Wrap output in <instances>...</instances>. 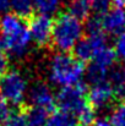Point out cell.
Instances as JSON below:
<instances>
[{
    "label": "cell",
    "mask_w": 125,
    "mask_h": 126,
    "mask_svg": "<svg viewBox=\"0 0 125 126\" xmlns=\"http://www.w3.org/2000/svg\"><path fill=\"white\" fill-rule=\"evenodd\" d=\"M31 42L28 27L23 17L5 14L0 17V49L12 55H22Z\"/></svg>",
    "instance_id": "obj_1"
},
{
    "label": "cell",
    "mask_w": 125,
    "mask_h": 126,
    "mask_svg": "<svg viewBox=\"0 0 125 126\" xmlns=\"http://www.w3.org/2000/svg\"><path fill=\"white\" fill-rule=\"evenodd\" d=\"M82 32V25L79 18L70 14H60L54 20L52 43L61 53H68L74 50L81 41Z\"/></svg>",
    "instance_id": "obj_2"
},
{
    "label": "cell",
    "mask_w": 125,
    "mask_h": 126,
    "mask_svg": "<svg viewBox=\"0 0 125 126\" xmlns=\"http://www.w3.org/2000/svg\"><path fill=\"white\" fill-rule=\"evenodd\" d=\"M85 74V65L74 55L61 53L54 56L50 64V80L55 84L69 87L80 83Z\"/></svg>",
    "instance_id": "obj_3"
},
{
    "label": "cell",
    "mask_w": 125,
    "mask_h": 126,
    "mask_svg": "<svg viewBox=\"0 0 125 126\" xmlns=\"http://www.w3.org/2000/svg\"><path fill=\"white\" fill-rule=\"evenodd\" d=\"M87 94V87L81 82L74 86L63 87L55 97L56 107L66 114L77 116L87 105H89Z\"/></svg>",
    "instance_id": "obj_4"
},
{
    "label": "cell",
    "mask_w": 125,
    "mask_h": 126,
    "mask_svg": "<svg viewBox=\"0 0 125 126\" xmlns=\"http://www.w3.org/2000/svg\"><path fill=\"white\" fill-rule=\"evenodd\" d=\"M27 82L23 76L15 70L6 71L0 77V95L14 105H20L26 94Z\"/></svg>",
    "instance_id": "obj_5"
},
{
    "label": "cell",
    "mask_w": 125,
    "mask_h": 126,
    "mask_svg": "<svg viewBox=\"0 0 125 126\" xmlns=\"http://www.w3.org/2000/svg\"><path fill=\"white\" fill-rule=\"evenodd\" d=\"M53 26L54 21L49 15L44 14L31 15L27 23L31 39L38 45H48L49 43H52Z\"/></svg>",
    "instance_id": "obj_6"
},
{
    "label": "cell",
    "mask_w": 125,
    "mask_h": 126,
    "mask_svg": "<svg viewBox=\"0 0 125 126\" xmlns=\"http://www.w3.org/2000/svg\"><path fill=\"white\" fill-rule=\"evenodd\" d=\"M107 45V39L103 33L88 34L87 37L81 38L74 48V56L82 63L93 60L94 56Z\"/></svg>",
    "instance_id": "obj_7"
},
{
    "label": "cell",
    "mask_w": 125,
    "mask_h": 126,
    "mask_svg": "<svg viewBox=\"0 0 125 126\" xmlns=\"http://www.w3.org/2000/svg\"><path fill=\"white\" fill-rule=\"evenodd\" d=\"M87 98L89 105L96 110V109H104L109 107L113 103L115 95L112 84L109 83V81H106L103 83L94 84L89 89Z\"/></svg>",
    "instance_id": "obj_8"
},
{
    "label": "cell",
    "mask_w": 125,
    "mask_h": 126,
    "mask_svg": "<svg viewBox=\"0 0 125 126\" xmlns=\"http://www.w3.org/2000/svg\"><path fill=\"white\" fill-rule=\"evenodd\" d=\"M30 99L32 107H37L52 111L56 107V99L52 92V89L44 83L35 84L30 92Z\"/></svg>",
    "instance_id": "obj_9"
},
{
    "label": "cell",
    "mask_w": 125,
    "mask_h": 126,
    "mask_svg": "<svg viewBox=\"0 0 125 126\" xmlns=\"http://www.w3.org/2000/svg\"><path fill=\"white\" fill-rule=\"evenodd\" d=\"M103 31L110 34H120L125 31V10L113 9L102 17Z\"/></svg>",
    "instance_id": "obj_10"
},
{
    "label": "cell",
    "mask_w": 125,
    "mask_h": 126,
    "mask_svg": "<svg viewBox=\"0 0 125 126\" xmlns=\"http://www.w3.org/2000/svg\"><path fill=\"white\" fill-rule=\"evenodd\" d=\"M108 81L113 87L115 98L125 102V65H117L109 72Z\"/></svg>",
    "instance_id": "obj_11"
},
{
    "label": "cell",
    "mask_w": 125,
    "mask_h": 126,
    "mask_svg": "<svg viewBox=\"0 0 125 126\" xmlns=\"http://www.w3.org/2000/svg\"><path fill=\"white\" fill-rule=\"evenodd\" d=\"M27 126H45L49 119V111L37 107L25 108Z\"/></svg>",
    "instance_id": "obj_12"
},
{
    "label": "cell",
    "mask_w": 125,
    "mask_h": 126,
    "mask_svg": "<svg viewBox=\"0 0 125 126\" xmlns=\"http://www.w3.org/2000/svg\"><path fill=\"white\" fill-rule=\"evenodd\" d=\"M92 11V0H71L69 4V14L74 17L81 20H86Z\"/></svg>",
    "instance_id": "obj_13"
},
{
    "label": "cell",
    "mask_w": 125,
    "mask_h": 126,
    "mask_svg": "<svg viewBox=\"0 0 125 126\" xmlns=\"http://www.w3.org/2000/svg\"><path fill=\"white\" fill-rule=\"evenodd\" d=\"M115 60H117V54H115V50L112 49L110 47H106L103 48L93 59V64L104 69V70H108L115 64Z\"/></svg>",
    "instance_id": "obj_14"
},
{
    "label": "cell",
    "mask_w": 125,
    "mask_h": 126,
    "mask_svg": "<svg viewBox=\"0 0 125 126\" xmlns=\"http://www.w3.org/2000/svg\"><path fill=\"white\" fill-rule=\"evenodd\" d=\"M33 6V0H10V7L14 10V14L23 18L32 15Z\"/></svg>",
    "instance_id": "obj_15"
},
{
    "label": "cell",
    "mask_w": 125,
    "mask_h": 126,
    "mask_svg": "<svg viewBox=\"0 0 125 126\" xmlns=\"http://www.w3.org/2000/svg\"><path fill=\"white\" fill-rule=\"evenodd\" d=\"M45 126H76V121L72 115L64 111H58L49 116Z\"/></svg>",
    "instance_id": "obj_16"
},
{
    "label": "cell",
    "mask_w": 125,
    "mask_h": 126,
    "mask_svg": "<svg viewBox=\"0 0 125 126\" xmlns=\"http://www.w3.org/2000/svg\"><path fill=\"white\" fill-rule=\"evenodd\" d=\"M108 70H104L94 64H92L88 70H87V80L93 84H98V83H103L106 81H108Z\"/></svg>",
    "instance_id": "obj_17"
},
{
    "label": "cell",
    "mask_w": 125,
    "mask_h": 126,
    "mask_svg": "<svg viewBox=\"0 0 125 126\" xmlns=\"http://www.w3.org/2000/svg\"><path fill=\"white\" fill-rule=\"evenodd\" d=\"M1 126H27L25 108L11 111Z\"/></svg>",
    "instance_id": "obj_18"
},
{
    "label": "cell",
    "mask_w": 125,
    "mask_h": 126,
    "mask_svg": "<svg viewBox=\"0 0 125 126\" xmlns=\"http://www.w3.org/2000/svg\"><path fill=\"white\" fill-rule=\"evenodd\" d=\"M60 0H33L35 7L44 15H49L55 12L59 7Z\"/></svg>",
    "instance_id": "obj_19"
},
{
    "label": "cell",
    "mask_w": 125,
    "mask_h": 126,
    "mask_svg": "<svg viewBox=\"0 0 125 126\" xmlns=\"http://www.w3.org/2000/svg\"><path fill=\"white\" fill-rule=\"evenodd\" d=\"M112 126H125V102H120L110 115Z\"/></svg>",
    "instance_id": "obj_20"
},
{
    "label": "cell",
    "mask_w": 125,
    "mask_h": 126,
    "mask_svg": "<svg viewBox=\"0 0 125 126\" xmlns=\"http://www.w3.org/2000/svg\"><path fill=\"white\" fill-rule=\"evenodd\" d=\"M96 121L94 109L91 105H87L82 111L77 115V123L80 126H93Z\"/></svg>",
    "instance_id": "obj_21"
},
{
    "label": "cell",
    "mask_w": 125,
    "mask_h": 126,
    "mask_svg": "<svg viewBox=\"0 0 125 126\" xmlns=\"http://www.w3.org/2000/svg\"><path fill=\"white\" fill-rule=\"evenodd\" d=\"M112 5V0H92V11H94L96 16L103 17Z\"/></svg>",
    "instance_id": "obj_22"
},
{
    "label": "cell",
    "mask_w": 125,
    "mask_h": 126,
    "mask_svg": "<svg viewBox=\"0 0 125 126\" xmlns=\"http://www.w3.org/2000/svg\"><path fill=\"white\" fill-rule=\"evenodd\" d=\"M114 50H115L117 56L125 60V31L117 36L115 44H114Z\"/></svg>",
    "instance_id": "obj_23"
},
{
    "label": "cell",
    "mask_w": 125,
    "mask_h": 126,
    "mask_svg": "<svg viewBox=\"0 0 125 126\" xmlns=\"http://www.w3.org/2000/svg\"><path fill=\"white\" fill-rule=\"evenodd\" d=\"M10 109H9V104L0 95V126L2 125V123L6 120V118L10 115Z\"/></svg>",
    "instance_id": "obj_24"
},
{
    "label": "cell",
    "mask_w": 125,
    "mask_h": 126,
    "mask_svg": "<svg viewBox=\"0 0 125 126\" xmlns=\"http://www.w3.org/2000/svg\"><path fill=\"white\" fill-rule=\"evenodd\" d=\"M7 65H9L7 56L5 55V51H4L2 49H0V75H2V74L6 72Z\"/></svg>",
    "instance_id": "obj_25"
},
{
    "label": "cell",
    "mask_w": 125,
    "mask_h": 126,
    "mask_svg": "<svg viewBox=\"0 0 125 126\" xmlns=\"http://www.w3.org/2000/svg\"><path fill=\"white\" fill-rule=\"evenodd\" d=\"M93 126H112V123H110V119L108 118H98L96 119Z\"/></svg>",
    "instance_id": "obj_26"
},
{
    "label": "cell",
    "mask_w": 125,
    "mask_h": 126,
    "mask_svg": "<svg viewBox=\"0 0 125 126\" xmlns=\"http://www.w3.org/2000/svg\"><path fill=\"white\" fill-rule=\"evenodd\" d=\"M10 7V0H0V16H4Z\"/></svg>",
    "instance_id": "obj_27"
},
{
    "label": "cell",
    "mask_w": 125,
    "mask_h": 126,
    "mask_svg": "<svg viewBox=\"0 0 125 126\" xmlns=\"http://www.w3.org/2000/svg\"><path fill=\"white\" fill-rule=\"evenodd\" d=\"M112 4L114 5L115 9H125V0H112Z\"/></svg>",
    "instance_id": "obj_28"
}]
</instances>
